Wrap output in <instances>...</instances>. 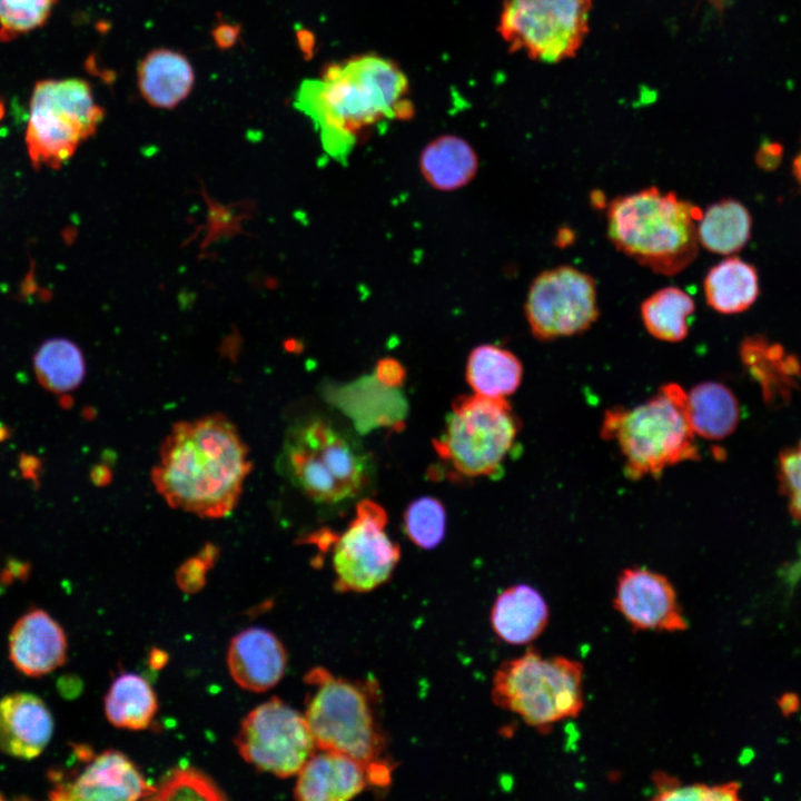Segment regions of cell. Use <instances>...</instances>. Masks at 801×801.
Masks as SVG:
<instances>
[{
  "instance_id": "1",
  "label": "cell",
  "mask_w": 801,
  "mask_h": 801,
  "mask_svg": "<svg viewBox=\"0 0 801 801\" xmlns=\"http://www.w3.org/2000/svg\"><path fill=\"white\" fill-rule=\"evenodd\" d=\"M408 93L407 77L397 63L363 53L329 63L318 78L304 80L295 106L312 120L324 150L345 162L365 132L412 115Z\"/></svg>"
},
{
  "instance_id": "2",
  "label": "cell",
  "mask_w": 801,
  "mask_h": 801,
  "mask_svg": "<svg viewBox=\"0 0 801 801\" xmlns=\"http://www.w3.org/2000/svg\"><path fill=\"white\" fill-rule=\"evenodd\" d=\"M250 469L236 426L222 414H210L171 427L151 479L170 507L220 518L236 507Z\"/></svg>"
},
{
  "instance_id": "3",
  "label": "cell",
  "mask_w": 801,
  "mask_h": 801,
  "mask_svg": "<svg viewBox=\"0 0 801 801\" xmlns=\"http://www.w3.org/2000/svg\"><path fill=\"white\" fill-rule=\"evenodd\" d=\"M701 209L655 186L613 198L606 206V236L639 265L674 276L699 254Z\"/></svg>"
},
{
  "instance_id": "4",
  "label": "cell",
  "mask_w": 801,
  "mask_h": 801,
  "mask_svg": "<svg viewBox=\"0 0 801 801\" xmlns=\"http://www.w3.org/2000/svg\"><path fill=\"white\" fill-rule=\"evenodd\" d=\"M601 436L614 442L631 481L660 478L665 468L700 459L695 434L686 412V392L675 383L661 386L645 402L606 409Z\"/></svg>"
},
{
  "instance_id": "5",
  "label": "cell",
  "mask_w": 801,
  "mask_h": 801,
  "mask_svg": "<svg viewBox=\"0 0 801 801\" xmlns=\"http://www.w3.org/2000/svg\"><path fill=\"white\" fill-rule=\"evenodd\" d=\"M279 465L296 487L320 504H337L358 496L372 476V463L363 447L322 417L305 419L289 428Z\"/></svg>"
},
{
  "instance_id": "6",
  "label": "cell",
  "mask_w": 801,
  "mask_h": 801,
  "mask_svg": "<svg viewBox=\"0 0 801 801\" xmlns=\"http://www.w3.org/2000/svg\"><path fill=\"white\" fill-rule=\"evenodd\" d=\"M312 689L305 719L320 750L346 754L366 767L368 774L393 765L385 756L386 739L375 718L369 685L313 668L304 676Z\"/></svg>"
},
{
  "instance_id": "7",
  "label": "cell",
  "mask_w": 801,
  "mask_h": 801,
  "mask_svg": "<svg viewBox=\"0 0 801 801\" xmlns=\"http://www.w3.org/2000/svg\"><path fill=\"white\" fill-rule=\"evenodd\" d=\"M583 665L565 656H544L536 649L503 662L493 678L492 700L545 733L584 706Z\"/></svg>"
},
{
  "instance_id": "8",
  "label": "cell",
  "mask_w": 801,
  "mask_h": 801,
  "mask_svg": "<svg viewBox=\"0 0 801 801\" xmlns=\"http://www.w3.org/2000/svg\"><path fill=\"white\" fill-rule=\"evenodd\" d=\"M103 116L87 81L77 78L37 81L30 96L26 129L33 168L63 166L97 131Z\"/></svg>"
},
{
  "instance_id": "9",
  "label": "cell",
  "mask_w": 801,
  "mask_h": 801,
  "mask_svg": "<svg viewBox=\"0 0 801 801\" xmlns=\"http://www.w3.org/2000/svg\"><path fill=\"white\" fill-rule=\"evenodd\" d=\"M518 432L520 421L505 398L461 396L434 447L456 474L492 477L502 472Z\"/></svg>"
},
{
  "instance_id": "10",
  "label": "cell",
  "mask_w": 801,
  "mask_h": 801,
  "mask_svg": "<svg viewBox=\"0 0 801 801\" xmlns=\"http://www.w3.org/2000/svg\"><path fill=\"white\" fill-rule=\"evenodd\" d=\"M594 0H505L497 31L510 52L557 63L576 56L590 31Z\"/></svg>"
},
{
  "instance_id": "11",
  "label": "cell",
  "mask_w": 801,
  "mask_h": 801,
  "mask_svg": "<svg viewBox=\"0 0 801 801\" xmlns=\"http://www.w3.org/2000/svg\"><path fill=\"white\" fill-rule=\"evenodd\" d=\"M385 510L370 500L357 504L355 517L338 536L325 535L333 544L332 566L337 592L365 593L392 576L400 550L386 532Z\"/></svg>"
},
{
  "instance_id": "12",
  "label": "cell",
  "mask_w": 801,
  "mask_h": 801,
  "mask_svg": "<svg viewBox=\"0 0 801 801\" xmlns=\"http://www.w3.org/2000/svg\"><path fill=\"white\" fill-rule=\"evenodd\" d=\"M234 742L247 763L279 778L296 775L317 748L305 716L276 696L248 712Z\"/></svg>"
},
{
  "instance_id": "13",
  "label": "cell",
  "mask_w": 801,
  "mask_h": 801,
  "mask_svg": "<svg viewBox=\"0 0 801 801\" xmlns=\"http://www.w3.org/2000/svg\"><path fill=\"white\" fill-rule=\"evenodd\" d=\"M525 317L542 342L582 334L599 319L596 283L577 268L562 265L541 271L532 281Z\"/></svg>"
},
{
  "instance_id": "14",
  "label": "cell",
  "mask_w": 801,
  "mask_h": 801,
  "mask_svg": "<svg viewBox=\"0 0 801 801\" xmlns=\"http://www.w3.org/2000/svg\"><path fill=\"white\" fill-rule=\"evenodd\" d=\"M72 753L80 767L49 772L53 800H139L150 799L155 792V785L118 750L95 753L89 746L76 745Z\"/></svg>"
},
{
  "instance_id": "15",
  "label": "cell",
  "mask_w": 801,
  "mask_h": 801,
  "mask_svg": "<svg viewBox=\"0 0 801 801\" xmlns=\"http://www.w3.org/2000/svg\"><path fill=\"white\" fill-rule=\"evenodd\" d=\"M613 605L634 631L681 632L688 629L671 581L645 567L634 566L621 572Z\"/></svg>"
},
{
  "instance_id": "16",
  "label": "cell",
  "mask_w": 801,
  "mask_h": 801,
  "mask_svg": "<svg viewBox=\"0 0 801 801\" xmlns=\"http://www.w3.org/2000/svg\"><path fill=\"white\" fill-rule=\"evenodd\" d=\"M324 397L359 434L384 427L398 429L409 408L400 385L383 380L375 370L345 384H328Z\"/></svg>"
},
{
  "instance_id": "17",
  "label": "cell",
  "mask_w": 801,
  "mask_h": 801,
  "mask_svg": "<svg viewBox=\"0 0 801 801\" xmlns=\"http://www.w3.org/2000/svg\"><path fill=\"white\" fill-rule=\"evenodd\" d=\"M67 637L60 624L46 611L23 614L9 635V656L14 668L28 676H42L67 659Z\"/></svg>"
},
{
  "instance_id": "18",
  "label": "cell",
  "mask_w": 801,
  "mask_h": 801,
  "mask_svg": "<svg viewBox=\"0 0 801 801\" xmlns=\"http://www.w3.org/2000/svg\"><path fill=\"white\" fill-rule=\"evenodd\" d=\"M287 664L279 639L263 627H249L235 635L227 652L233 680L243 689L265 692L284 676Z\"/></svg>"
},
{
  "instance_id": "19",
  "label": "cell",
  "mask_w": 801,
  "mask_h": 801,
  "mask_svg": "<svg viewBox=\"0 0 801 801\" xmlns=\"http://www.w3.org/2000/svg\"><path fill=\"white\" fill-rule=\"evenodd\" d=\"M53 734V719L46 703L27 692L0 700V751L22 760L39 756Z\"/></svg>"
},
{
  "instance_id": "20",
  "label": "cell",
  "mask_w": 801,
  "mask_h": 801,
  "mask_svg": "<svg viewBox=\"0 0 801 801\" xmlns=\"http://www.w3.org/2000/svg\"><path fill=\"white\" fill-rule=\"evenodd\" d=\"M368 784L363 763L336 751L322 750L315 751L297 773L294 797L300 801H346Z\"/></svg>"
},
{
  "instance_id": "21",
  "label": "cell",
  "mask_w": 801,
  "mask_h": 801,
  "mask_svg": "<svg viewBox=\"0 0 801 801\" xmlns=\"http://www.w3.org/2000/svg\"><path fill=\"white\" fill-rule=\"evenodd\" d=\"M543 595L527 584L513 585L497 595L491 609V625L502 641L523 645L536 640L548 623Z\"/></svg>"
},
{
  "instance_id": "22",
  "label": "cell",
  "mask_w": 801,
  "mask_h": 801,
  "mask_svg": "<svg viewBox=\"0 0 801 801\" xmlns=\"http://www.w3.org/2000/svg\"><path fill=\"white\" fill-rule=\"evenodd\" d=\"M138 88L152 107L171 109L192 90L195 72L182 53L159 48L145 56L137 70Z\"/></svg>"
},
{
  "instance_id": "23",
  "label": "cell",
  "mask_w": 801,
  "mask_h": 801,
  "mask_svg": "<svg viewBox=\"0 0 801 801\" xmlns=\"http://www.w3.org/2000/svg\"><path fill=\"white\" fill-rule=\"evenodd\" d=\"M686 412L695 435L710 441L730 436L740 419L733 392L719 382H703L686 393Z\"/></svg>"
},
{
  "instance_id": "24",
  "label": "cell",
  "mask_w": 801,
  "mask_h": 801,
  "mask_svg": "<svg viewBox=\"0 0 801 801\" xmlns=\"http://www.w3.org/2000/svg\"><path fill=\"white\" fill-rule=\"evenodd\" d=\"M708 305L721 314H738L758 298L759 278L754 266L729 257L711 267L703 281Z\"/></svg>"
},
{
  "instance_id": "25",
  "label": "cell",
  "mask_w": 801,
  "mask_h": 801,
  "mask_svg": "<svg viewBox=\"0 0 801 801\" xmlns=\"http://www.w3.org/2000/svg\"><path fill=\"white\" fill-rule=\"evenodd\" d=\"M523 365L511 350L493 344L475 347L467 359L466 379L475 394L505 398L516 392Z\"/></svg>"
},
{
  "instance_id": "26",
  "label": "cell",
  "mask_w": 801,
  "mask_h": 801,
  "mask_svg": "<svg viewBox=\"0 0 801 801\" xmlns=\"http://www.w3.org/2000/svg\"><path fill=\"white\" fill-rule=\"evenodd\" d=\"M419 167L433 187L453 190L463 187L475 176L478 161L468 142L457 136L444 135L424 148Z\"/></svg>"
},
{
  "instance_id": "27",
  "label": "cell",
  "mask_w": 801,
  "mask_h": 801,
  "mask_svg": "<svg viewBox=\"0 0 801 801\" xmlns=\"http://www.w3.org/2000/svg\"><path fill=\"white\" fill-rule=\"evenodd\" d=\"M103 705L107 720L117 728L128 730L147 729L158 710L151 685L136 673H122L116 678Z\"/></svg>"
},
{
  "instance_id": "28",
  "label": "cell",
  "mask_w": 801,
  "mask_h": 801,
  "mask_svg": "<svg viewBox=\"0 0 801 801\" xmlns=\"http://www.w3.org/2000/svg\"><path fill=\"white\" fill-rule=\"evenodd\" d=\"M751 216L731 198L710 205L696 225L698 240L706 250L729 255L743 248L751 235Z\"/></svg>"
},
{
  "instance_id": "29",
  "label": "cell",
  "mask_w": 801,
  "mask_h": 801,
  "mask_svg": "<svg viewBox=\"0 0 801 801\" xmlns=\"http://www.w3.org/2000/svg\"><path fill=\"white\" fill-rule=\"evenodd\" d=\"M692 297L679 287L661 288L646 297L640 313L645 329L654 338L679 343L689 333L688 318L694 313Z\"/></svg>"
},
{
  "instance_id": "30",
  "label": "cell",
  "mask_w": 801,
  "mask_h": 801,
  "mask_svg": "<svg viewBox=\"0 0 801 801\" xmlns=\"http://www.w3.org/2000/svg\"><path fill=\"white\" fill-rule=\"evenodd\" d=\"M33 366L41 385L57 394L76 389L86 375L80 348L66 338H50L42 343L33 357Z\"/></svg>"
},
{
  "instance_id": "31",
  "label": "cell",
  "mask_w": 801,
  "mask_h": 801,
  "mask_svg": "<svg viewBox=\"0 0 801 801\" xmlns=\"http://www.w3.org/2000/svg\"><path fill=\"white\" fill-rule=\"evenodd\" d=\"M740 354L745 366L762 383L767 392L772 380L775 382V387H780L781 382L790 384L791 376L799 373V364L793 357L784 356L781 346L769 345L761 338L745 339L741 345Z\"/></svg>"
},
{
  "instance_id": "32",
  "label": "cell",
  "mask_w": 801,
  "mask_h": 801,
  "mask_svg": "<svg viewBox=\"0 0 801 801\" xmlns=\"http://www.w3.org/2000/svg\"><path fill=\"white\" fill-rule=\"evenodd\" d=\"M224 791L205 772L190 765L176 767L162 777L150 800H226Z\"/></svg>"
},
{
  "instance_id": "33",
  "label": "cell",
  "mask_w": 801,
  "mask_h": 801,
  "mask_svg": "<svg viewBox=\"0 0 801 801\" xmlns=\"http://www.w3.org/2000/svg\"><path fill=\"white\" fill-rule=\"evenodd\" d=\"M404 528L408 538L418 547H436L446 532V511L443 503L432 496L414 500L404 513Z\"/></svg>"
},
{
  "instance_id": "34",
  "label": "cell",
  "mask_w": 801,
  "mask_h": 801,
  "mask_svg": "<svg viewBox=\"0 0 801 801\" xmlns=\"http://www.w3.org/2000/svg\"><path fill=\"white\" fill-rule=\"evenodd\" d=\"M58 0H0V41L10 42L43 27Z\"/></svg>"
},
{
  "instance_id": "35",
  "label": "cell",
  "mask_w": 801,
  "mask_h": 801,
  "mask_svg": "<svg viewBox=\"0 0 801 801\" xmlns=\"http://www.w3.org/2000/svg\"><path fill=\"white\" fill-rule=\"evenodd\" d=\"M654 800L733 801L740 799L738 782L716 785L705 783L682 784L675 777L657 772L653 775Z\"/></svg>"
},
{
  "instance_id": "36",
  "label": "cell",
  "mask_w": 801,
  "mask_h": 801,
  "mask_svg": "<svg viewBox=\"0 0 801 801\" xmlns=\"http://www.w3.org/2000/svg\"><path fill=\"white\" fill-rule=\"evenodd\" d=\"M778 477L791 515L801 521V439L780 454Z\"/></svg>"
},
{
  "instance_id": "37",
  "label": "cell",
  "mask_w": 801,
  "mask_h": 801,
  "mask_svg": "<svg viewBox=\"0 0 801 801\" xmlns=\"http://www.w3.org/2000/svg\"><path fill=\"white\" fill-rule=\"evenodd\" d=\"M210 565L202 558L188 560L177 573V583L186 592L195 593L205 584L206 571Z\"/></svg>"
},
{
  "instance_id": "38",
  "label": "cell",
  "mask_w": 801,
  "mask_h": 801,
  "mask_svg": "<svg viewBox=\"0 0 801 801\" xmlns=\"http://www.w3.org/2000/svg\"><path fill=\"white\" fill-rule=\"evenodd\" d=\"M240 34V26L231 23H220L212 30L215 43L220 49H229L236 44Z\"/></svg>"
},
{
  "instance_id": "39",
  "label": "cell",
  "mask_w": 801,
  "mask_h": 801,
  "mask_svg": "<svg viewBox=\"0 0 801 801\" xmlns=\"http://www.w3.org/2000/svg\"><path fill=\"white\" fill-rule=\"evenodd\" d=\"M782 157V148L778 144H765L756 154V162L767 170L777 168Z\"/></svg>"
},
{
  "instance_id": "40",
  "label": "cell",
  "mask_w": 801,
  "mask_h": 801,
  "mask_svg": "<svg viewBox=\"0 0 801 801\" xmlns=\"http://www.w3.org/2000/svg\"><path fill=\"white\" fill-rule=\"evenodd\" d=\"M168 656L164 651L154 650L150 653V664L155 669H160L167 663Z\"/></svg>"
},
{
  "instance_id": "41",
  "label": "cell",
  "mask_w": 801,
  "mask_h": 801,
  "mask_svg": "<svg viewBox=\"0 0 801 801\" xmlns=\"http://www.w3.org/2000/svg\"><path fill=\"white\" fill-rule=\"evenodd\" d=\"M574 239L573 233L568 228H562L555 238L560 247L567 246Z\"/></svg>"
},
{
  "instance_id": "42",
  "label": "cell",
  "mask_w": 801,
  "mask_h": 801,
  "mask_svg": "<svg viewBox=\"0 0 801 801\" xmlns=\"http://www.w3.org/2000/svg\"><path fill=\"white\" fill-rule=\"evenodd\" d=\"M591 204L596 207V209L605 208L607 206L605 201V196L600 190H594L590 195Z\"/></svg>"
},
{
  "instance_id": "43",
  "label": "cell",
  "mask_w": 801,
  "mask_h": 801,
  "mask_svg": "<svg viewBox=\"0 0 801 801\" xmlns=\"http://www.w3.org/2000/svg\"><path fill=\"white\" fill-rule=\"evenodd\" d=\"M792 172L797 180L801 184V152L794 158L792 162Z\"/></svg>"
}]
</instances>
